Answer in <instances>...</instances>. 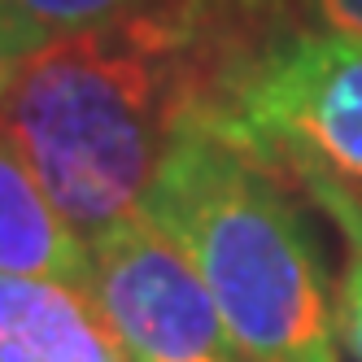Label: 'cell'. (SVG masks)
<instances>
[{
    "mask_svg": "<svg viewBox=\"0 0 362 362\" xmlns=\"http://www.w3.org/2000/svg\"><path fill=\"white\" fill-rule=\"evenodd\" d=\"M297 0H148L22 53L0 132L83 245L140 214L170 144L210 127Z\"/></svg>",
    "mask_w": 362,
    "mask_h": 362,
    "instance_id": "1",
    "label": "cell"
},
{
    "mask_svg": "<svg viewBox=\"0 0 362 362\" xmlns=\"http://www.w3.org/2000/svg\"><path fill=\"white\" fill-rule=\"evenodd\" d=\"M140 210L188 253L249 362H336L327 267L284 175L210 127H188Z\"/></svg>",
    "mask_w": 362,
    "mask_h": 362,
    "instance_id": "2",
    "label": "cell"
},
{
    "mask_svg": "<svg viewBox=\"0 0 362 362\" xmlns=\"http://www.w3.org/2000/svg\"><path fill=\"white\" fill-rule=\"evenodd\" d=\"M210 132L275 175L323 170L362 184V40L293 22L245 70Z\"/></svg>",
    "mask_w": 362,
    "mask_h": 362,
    "instance_id": "3",
    "label": "cell"
},
{
    "mask_svg": "<svg viewBox=\"0 0 362 362\" xmlns=\"http://www.w3.org/2000/svg\"><path fill=\"white\" fill-rule=\"evenodd\" d=\"M88 297L132 362H249L188 253L144 210L88 240Z\"/></svg>",
    "mask_w": 362,
    "mask_h": 362,
    "instance_id": "4",
    "label": "cell"
},
{
    "mask_svg": "<svg viewBox=\"0 0 362 362\" xmlns=\"http://www.w3.org/2000/svg\"><path fill=\"white\" fill-rule=\"evenodd\" d=\"M0 362H132L83 288L0 275Z\"/></svg>",
    "mask_w": 362,
    "mask_h": 362,
    "instance_id": "5",
    "label": "cell"
},
{
    "mask_svg": "<svg viewBox=\"0 0 362 362\" xmlns=\"http://www.w3.org/2000/svg\"><path fill=\"white\" fill-rule=\"evenodd\" d=\"M0 275L57 279L88 293V245L66 227L5 132H0Z\"/></svg>",
    "mask_w": 362,
    "mask_h": 362,
    "instance_id": "6",
    "label": "cell"
},
{
    "mask_svg": "<svg viewBox=\"0 0 362 362\" xmlns=\"http://www.w3.org/2000/svg\"><path fill=\"white\" fill-rule=\"evenodd\" d=\"M140 5H148V0H9L13 31H18V57L31 53L44 40L100 27V22H114Z\"/></svg>",
    "mask_w": 362,
    "mask_h": 362,
    "instance_id": "7",
    "label": "cell"
},
{
    "mask_svg": "<svg viewBox=\"0 0 362 362\" xmlns=\"http://www.w3.org/2000/svg\"><path fill=\"white\" fill-rule=\"evenodd\" d=\"M323 214L341 227V236H345V245H349L341 297H336V332H341L345 349L362 362V218H354L349 210H336V205H327Z\"/></svg>",
    "mask_w": 362,
    "mask_h": 362,
    "instance_id": "8",
    "label": "cell"
},
{
    "mask_svg": "<svg viewBox=\"0 0 362 362\" xmlns=\"http://www.w3.org/2000/svg\"><path fill=\"white\" fill-rule=\"evenodd\" d=\"M284 179H297V188L315 201L319 210L336 205V210H349L354 218H362V184H345V179H332L323 170H288Z\"/></svg>",
    "mask_w": 362,
    "mask_h": 362,
    "instance_id": "9",
    "label": "cell"
},
{
    "mask_svg": "<svg viewBox=\"0 0 362 362\" xmlns=\"http://www.w3.org/2000/svg\"><path fill=\"white\" fill-rule=\"evenodd\" d=\"M297 9H301V22H310V27L362 40V0H297Z\"/></svg>",
    "mask_w": 362,
    "mask_h": 362,
    "instance_id": "10",
    "label": "cell"
},
{
    "mask_svg": "<svg viewBox=\"0 0 362 362\" xmlns=\"http://www.w3.org/2000/svg\"><path fill=\"white\" fill-rule=\"evenodd\" d=\"M13 62H18V31H13L9 0H0V88H5V79H9Z\"/></svg>",
    "mask_w": 362,
    "mask_h": 362,
    "instance_id": "11",
    "label": "cell"
}]
</instances>
